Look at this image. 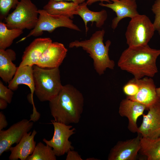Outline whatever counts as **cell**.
Listing matches in <instances>:
<instances>
[{"instance_id": "obj_31", "label": "cell", "mask_w": 160, "mask_h": 160, "mask_svg": "<svg viewBox=\"0 0 160 160\" xmlns=\"http://www.w3.org/2000/svg\"><path fill=\"white\" fill-rule=\"evenodd\" d=\"M100 1V2L103 3V2H106L108 3H111L112 2L110 0H87L86 3L88 5H90L93 4L98 2Z\"/></svg>"}, {"instance_id": "obj_15", "label": "cell", "mask_w": 160, "mask_h": 160, "mask_svg": "<svg viewBox=\"0 0 160 160\" xmlns=\"http://www.w3.org/2000/svg\"><path fill=\"white\" fill-rule=\"evenodd\" d=\"M8 84V87L12 91L17 90L19 85L20 84L28 86L31 91L30 97L31 102L33 106L32 112L35 113L37 112L33 99L35 86L33 66L25 65L18 67L14 77Z\"/></svg>"}, {"instance_id": "obj_1", "label": "cell", "mask_w": 160, "mask_h": 160, "mask_svg": "<svg viewBox=\"0 0 160 160\" xmlns=\"http://www.w3.org/2000/svg\"><path fill=\"white\" fill-rule=\"evenodd\" d=\"M160 55V49L151 48L148 44L128 47L122 53L117 65L135 79L152 78L158 71L156 61Z\"/></svg>"}, {"instance_id": "obj_10", "label": "cell", "mask_w": 160, "mask_h": 160, "mask_svg": "<svg viewBox=\"0 0 160 160\" xmlns=\"http://www.w3.org/2000/svg\"><path fill=\"white\" fill-rule=\"evenodd\" d=\"M148 110L147 114H143V121L137 133L142 137L155 139L160 137V99Z\"/></svg>"}, {"instance_id": "obj_13", "label": "cell", "mask_w": 160, "mask_h": 160, "mask_svg": "<svg viewBox=\"0 0 160 160\" xmlns=\"http://www.w3.org/2000/svg\"><path fill=\"white\" fill-rule=\"evenodd\" d=\"M111 3L104 4L100 2L99 5L108 8L114 12L116 16L112 20L111 27L115 29L119 22L122 19L129 17L132 18L139 13L135 0H110Z\"/></svg>"}, {"instance_id": "obj_19", "label": "cell", "mask_w": 160, "mask_h": 160, "mask_svg": "<svg viewBox=\"0 0 160 160\" xmlns=\"http://www.w3.org/2000/svg\"><path fill=\"white\" fill-rule=\"evenodd\" d=\"M16 56L12 49H0V76L6 83L11 80L17 71V67L12 62Z\"/></svg>"}, {"instance_id": "obj_28", "label": "cell", "mask_w": 160, "mask_h": 160, "mask_svg": "<svg viewBox=\"0 0 160 160\" xmlns=\"http://www.w3.org/2000/svg\"><path fill=\"white\" fill-rule=\"evenodd\" d=\"M13 94V91L5 86L0 81V98L5 100L10 104L12 102Z\"/></svg>"}, {"instance_id": "obj_23", "label": "cell", "mask_w": 160, "mask_h": 160, "mask_svg": "<svg viewBox=\"0 0 160 160\" xmlns=\"http://www.w3.org/2000/svg\"><path fill=\"white\" fill-rule=\"evenodd\" d=\"M23 33L18 28L10 29L5 23L0 22V49H6L12 44L13 41Z\"/></svg>"}, {"instance_id": "obj_6", "label": "cell", "mask_w": 160, "mask_h": 160, "mask_svg": "<svg viewBox=\"0 0 160 160\" xmlns=\"http://www.w3.org/2000/svg\"><path fill=\"white\" fill-rule=\"evenodd\" d=\"M38 10L31 0H20L14 11L5 18V23L10 29L32 30L38 20Z\"/></svg>"}, {"instance_id": "obj_33", "label": "cell", "mask_w": 160, "mask_h": 160, "mask_svg": "<svg viewBox=\"0 0 160 160\" xmlns=\"http://www.w3.org/2000/svg\"><path fill=\"white\" fill-rule=\"evenodd\" d=\"M49 1H71L78 4L82 3L85 2V0H48Z\"/></svg>"}, {"instance_id": "obj_25", "label": "cell", "mask_w": 160, "mask_h": 160, "mask_svg": "<svg viewBox=\"0 0 160 160\" xmlns=\"http://www.w3.org/2000/svg\"><path fill=\"white\" fill-rule=\"evenodd\" d=\"M20 0H0V20L4 19L12 9H15Z\"/></svg>"}, {"instance_id": "obj_34", "label": "cell", "mask_w": 160, "mask_h": 160, "mask_svg": "<svg viewBox=\"0 0 160 160\" xmlns=\"http://www.w3.org/2000/svg\"><path fill=\"white\" fill-rule=\"evenodd\" d=\"M156 92L158 98L160 99V87L156 88Z\"/></svg>"}, {"instance_id": "obj_16", "label": "cell", "mask_w": 160, "mask_h": 160, "mask_svg": "<svg viewBox=\"0 0 160 160\" xmlns=\"http://www.w3.org/2000/svg\"><path fill=\"white\" fill-rule=\"evenodd\" d=\"M52 42L49 37L38 38L34 39L25 48L19 66L36 65L44 51Z\"/></svg>"}, {"instance_id": "obj_12", "label": "cell", "mask_w": 160, "mask_h": 160, "mask_svg": "<svg viewBox=\"0 0 160 160\" xmlns=\"http://www.w3.org/2000/svg\"><path fill=\"white\" fill-rule=\"evenodd\" d=\"M68 50L64 45L52 42L44 52L36 65L43 68H59L66 56Z\"/></svg>"}, {"instance_id": "obj_22", "label": "cell", "mask_w": 160, "mask_h": 160, "mask_svg": "<svg viewBox=\"0 0 160 160\" xmlns=\"http://www.w3.org/2000/svg\"><path fill=\"white\" fill-rule=\"evenodd\" d=\"M139 151L148 160H160V137L151 139L142 136Z\"/></svg>"}, {"instance_id": "obj_18", "label": "cell", "mask_w": 160, "mask_h": 160, "mask_svg": "<svg viewBox=\"0 0 160 160\" xmlns=\"http://www.w3.org/2000/svg\"><path fill=\"white\" fill-rule=\"evenodd\" d=\"M37 133L34 129L32 132L26 133L16 146L11 147L9 149L11 153L9 159L26 160L28 156L33 153L36 145L34 138Z\"/></svg>"}, {"instance_id": "obj_7", "label": "cell", "mask_w": 160, "mask_h": 160, "mask_svg": "<svg viewBox=\"0 0 160 160\" xmlns=\"http://www.w3.org/2000/svg\"><path fill=\"white\" fill-rule=\"evenodd\" d=\"M38 19L35 27L22 40L31 36H41L44 31L52 33L56 28L65 27L77 31L80 29L74 23L71 19L65 16L49 13L45 10L38 9Z\"/></svg>"}, {"instance_id": "obj_32", "label": "cell", "mask_w": 160, "mask_h": 160, "mask_svg": "<svg viewBox=\"0 0 160 160\" xmlns=\"http://www.w3.org/2000/svg\"><path fill=\"white\" fill-rule=\"evenodd\" d=\"M8 103L5 100L0 98V109L4 110L7 107Z\"/></svg>"}, {"instance_id": "obj_11", "label": "cell", "mask_w": 160, "mask_h": 160, "mask_svg": "<svg viewBox=\"0 0 160 160\" xmlns=\"http://www.w3.org/2000/svg\"><path fill=\"white\" fill-rule=\"evenodd\" d=\"M142 136L124 141H119L111 150L108 160H135L141 147Z\"/></svg>"}, {"instance_id": "obj_24", "label": "cell", "mask_w": 160, "mask_h": 160, "mask_svg": "<svg viewBox=\"0 0 160 160\" xmlns=\"http://www.w3.org/2000/svg\"><path fill=\"white\" fill-rule=\"evenodd\" d=\"M56 156L51 147L39 142L26 160H56Z\"/></svg>"}, {"instance_id": "obj_29", "label": "cell", "mask_w": 160, "mask_h": 160, "mask_svg": "<svg viewBox=\"0 0 160 160\" xmlns=\"http://www.w3.org/2000/svg\"><path fill=\"white\" fill-rule=\"evenodd\" d=\"M66 160H82L78 152L73 150L69 151L67 153Z\"/></svg>"}, {"instance_id": "obj_5", "label": "cell", "mask_w": 160, "mask_h": 160, "mask_svg": "<svg viewBox=\"0 0 160 160\" xmlns=\"http://www.w3.org/2000/svg\"><path fill=\"white\" fill-rule=\"evenodd\" d=\"M155 31L150 18L139 14L131 18L125 33L127 44L129 47L148 44Z\"/></svg>"}, {"instance_id": "obj_17", "label": "cell", "mask_w": 160, "mask_h": 160, "mask_svg": "<svg viewBox=\"0 0 160 160\" xmlns=\"http://www.w3.org/2000/svg\"><path fill=\"white\" fill-rule=\"evenodd\" d=\"M140 88L135 95L127 98L142 104L147 110L154 104L159 99L156 92V87L153 79L151 77H145L139 79Z\"/></svg>"}, {"instance_id": "obj_8", "label": "cell", "mask_w": 160, "mask_h": 160, "mask_svg": "<svg viewBox=\"0 0 160 160\" xmlns=\"http://www.w3.org/2000/svg\"><path fill=\"white\" fill-rule=\"evenodd\" d=\"M53 125L54 133L52 138L47 140L45 138L43 141L51 147L57 156H60L67 153L69 151L73 150L72 143L69 140L70 137L75 133L76 129L70 125L51 121Z\"/></svg>"}, {"instance_id": "obj_30", "label": "cell", "mask_w": 160, "mask_h": 160, "mask_svg": "<svg viewBox=\"0 0 160 160\" xmlns=\"http://www.w3.org/2000/svg\"><path fill=\"white\" fill-rule=\"evenodd\" d=\"M8 122L4 114L0 112V130L6 127L8 125Z\"/></svg>"}, {"instance_id": "obj_14", "label": "cell", "mask_w": 160, "mask_h": 160, "mask_svg": "<svg viewBox=\"0 0 160 160\" xmlns=\"http://www.w3.org/2000/svg\"><path fill=\"white\" fill-rule=\"evenodd\" d=\"M146 109L144 105L126 98L121 102L119 113L121 116L128 118V128L130 132L135 133L138 131L137 119L139 116L143 115L144 111Z\"/></svg>"}, {"instance_id": "obj_27", "label": "cell", "mask_w": 160, "mask_h": 160, "mask_svg": "<svg viewBox=\"0 0 160 160\" xmlns=\"http://www.w3.org/2000/svg\"><path fill=\"white\" fill-rule=\"evenodd\" d=\"M151 10L155 15L153 23L155 30L160 35V0H156L151 7Z\"/></svg>"}, {"instance_id": "obj_2", "label": "cell", "mask_w": 160, "mask_h": 160, "mask_svg": "<svg viewBox=\"0 0 160 160\" xmlns=\"http://www.w3.org/2000/svg\"><path fill=\"white\" fill-rule=\"evenodd\" d=\"M82 93L73 85H63L58 95L49 101L51 114L54 120L67 125L80 121L84 106Z\"/></svg>"}, {"instance_id": "obj_3", "label": "cell", "mask_w": 160, "mask_h": 160, "mask_svg": "<svg viewBox=\"0 0 160 160\" xmlns=\"http://www.w3.org/2000/svg\"><path fill=\"white\" fill-rule=\"evenodd\" d=\"M105 31L104 29L97 31L87 40L79 41L75 40L71 42L69 47H81L89 54L93 60L94 69L99 75L103 74L107 68L113 69L115 64L109 56L111 41L107 40L103 43Z\"/></svg>"}, {"instance_id": "obj_4", "label": "cell", "mask_w": 160, "mask_h": 160, "mask_svg": "<svg viewBox=\"0 0 160 160\" xmlns=\"http://www.w3.org/2000/svg\"><path fill=\"white\" fill-rule=\"evenodd\" d=\"M34 93L41 102L49 101L59 93L63 86L59 68H47L33 66Z\"/></svg>"}, {"instance_id": "obj_21", "label": "cell", "mask_w": 160, "mask_h": 160, "mask_svg": "<svg viewBox=\"0 0 160 160\" xmlns=\"http://www.w3.org/2000/svg\"><path fill=\"white\" fill-rule=\"evenodd\" d=\"M73 2L49 1L43 9L51 14L64 16L72 19L79 6Z\"/></svg>"}, {"instance_id": "obj_26", "label": "cell", "mask_w": 160, "mask_h": 160, "mask_svg": "<svg viewBox=\"0 0 160 160\" xmlns=\"http://www.w3.org/2000/svg\"><path fill=\"white\" fill-rule=\"evenodd\" d=\"M139 88V79L134 78L130 80L123 86V91L127 97H131L135 95Z\"/></svg>"}, {"instance_id": "obj_20", "label": "cell", "mask_w": 160, "mask_h": 160, "mask_svg": "<svg viewBox=\"0 0 160 160\" xmlns=\"http://www.w3.org/2000/svg\"><path fill=\"white\" fill-rule=\"evenodd\" d=\"M86 2L79 5L75 13V15H79L83 20L85 25L86 32L88 30L87 23L89 22L95 23L97 28H101L106 20L108 14L106 11L102 9L100 11L95 12L90 10L87 7Z\"/></svg>"}, {"instance_id": "obj_9", "label": "cell", "mask_w": 160, "mask_h": 160, "mask_svg": "<svg viewBox=\"0 0 160 160\" xmlns=\"http://www.w3.org/2000/svg\"><path fill=\"white\" fill-rule=\"evenodd\" d=\"M33 125V121L24 119L14 124L6 130H0V156L9 150L12 145L18 143Z\"/></svg>"}]
</instances>
